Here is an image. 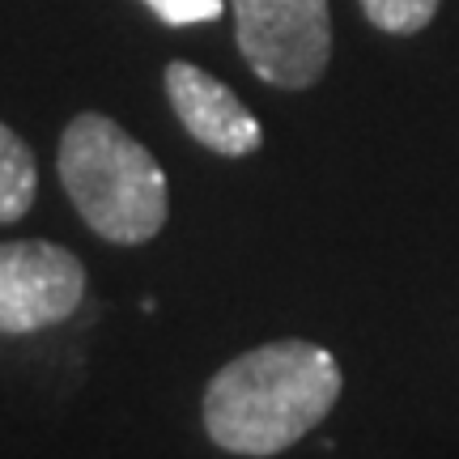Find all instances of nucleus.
Segmentation results:
<instances>
[{"instance_id": "obj_6", "label": "nucleus", "mask_w": 459, "mask_h": 459, "mask_svg": "<svg viewBox=\"0 0 459 459\" xmlns=\"http://www.w3.org/2000/svg\"><path fill=\"white\" fill-rule=\"evenodd\" d=\"M39 192V166L30 145L9 124H0V226H13L30 213Z\"/></svg>"}, {"instance_id": "obj_8", "label": "nucleus", "mask_w": 459, "mask_h": 459, "mask_svg": "<svg viewBox=\"0 0 459 459\" xmlns=\"http://www.w3.org/2000/svg\"><path fill=\"white\" fill-rule=\"evenodd\" d=\"M145 4L166 26H200V22L221 17V9H226V0H145Z\"/></svg>"}, {"instance_id": "obj_5", "label": "nucleus", "mask_w": 459, "mask_h": 459, "mask_svg": "<svg viewBox=\"0 0 459 459\" xmlns=\"http://www.w3.org/2000/svg\"><path fill=\"white\" fill-rule=\"evenodd\" d=\"M166 99L187 128V136L204 149H213L221 158H247L260 149V119L247 111L226 82L209 77L204 68L187 65V60L166 65Z\"/></svg>"}, {"instance_id": "obj_4", "label": "nucleus", "mask_w": 459, "mask_h": 459, "mask_svg": "<svg viewBox=\"0 0 459 459\" xmlns=\"http://www.w3.org/2000/svg\"><path fill=\"white\" fill-rule=\"evenodd\" d=\"M85 268L60 243L13 238L0 243V336L56 328L82 307Z\"/></svg>"}, {"instance_id": "obj_2", "label": "nucleus", "mask_w": 459, "mask_h": 459, "mask_svg": "<svg viewBox=\"0 0 459 459\" xmlns=\"http://www.w3.org/2000/svg\"><path fill=\"white\" fill-rule=\"evenodd\" d=\"M60 183L82 221L107 243H145L166 226V170L99 111L77 115L60 136Z\"/></svg>"}, {"instance_id": "obj_3", "label": "nucleus", "mask_w": 459, "mask_h": 459, "mask_svg": "<svg viewBox=\"0 0 459 459\" xmlns=\"http://www.w3.org/2000/svg\"><path fill=\"white\" fill-rule=\"evenodd\" d=\"M238 51L260 82L307 90L332 60L328 0H230Z\"/></svg>"}, {"instance_id": "obj_1", "label": "nucleus", "mask_w": 459, "mask_h": 459, "mask_svg": "<svg viewBox=\"0 0 459 459\" xmlns=\"http://www.w3.org/2000/svg\"><path fill=\"white\" fill-rule=\"evenodd\" d=\"M341 361L315 341H268L204 387V429L226 455H281L341 400Z\"/></svg>"}, {"instance_id": "obj_7", "label": "nucleus", "mask_w": 459, "mask_h": 459, "mask_svg": "<svg viewBox=\"0 0 459 459\" xmlns=\"http://www.w3.org/2000/svg\"><path fill=\"white\" fill-rule=\"evenodd\" d=\"M361 13L383 34H417L434 22L438 0H361Z\"/></svg>"}]
</instances>
